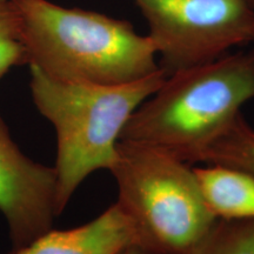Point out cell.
<instances>
[{
    "label": "cell",
    "mask_w": 254,
    "mask_h": 254,
    "mask_svg": "<svg viewBox=\"0 0 254 254\" xmlns=\"http://www.w3.org/2000/svg\"><path fill=\"white\" fill-rule=\"evenodd\" d=\"M253 99L254 50L225 55L167 75L133 113L122 139L155 146L189 165L201 163Z\"/></svg>",
    "instance_id": "obj_1"
},
{
    "label": "cell",
    "mask_w": 254,
    "mask_h": 254,
    "mask_svg": "<svg viewBox=\"0 0 254 254\" xmlns=\"http://www.w3.org/2000/svg\"><path fill=\"white\" fill-rule=\"evenodd\" d=\"M32 98L57 136V212L65 209L86 178L111 170L133 113L163 85V68L126 82L105 85L53 78L30 66Z\"/></svg>",
    "instance_id": "obj_2"
},
{
    "label": "cell",
    "mask_w": 254,
    "mask_h": 254,
    "mask_svg": "<svg viewBox=\"0 0 254 254\" xmlns=\"http://www.w3.org/2000/svg\"><path fill=\"white\" fill-rule=\"evenodd\" d=\"M23 26L28 66L53 78L117 85L160 69L148 36L128 21L68 8L49 0H13Z\"/></svg>",
    "instance_id": "obj_3"
},
{
    "label": "cell",
    "mask_w": 254,
    "mask_h": 254,
    "mask_svg": "<svg viewBox=\"0 0 254 254\" xmlns=\"http://www.w3.org/2000/svg\"><path fill=\"white\" fill-rule=\"evenodd\" d=\"M110 172L117 204L134 226L138 245L151 253L190 254L218 220L194 170L155 146L122 139Z\"/></svg>",
    "instance_id": "obj_4"
},
{
    "label": "cell",
    "mask_w": 254,
    "mask_h": 254,
    "mask_svg": "<svg viewBox=\"0 0 254 254\" xmlns=\"http://www.w3.org/2000/svg\"><path fill=\"white\" fill-rule=\"evenodd\" d=\"M150 26L166 75L213 62L253 41L254 9L245 0H133Z\"/></svg>",
    "instance_id": "obj_5"
},
{
    "label": "cell",
    "mask_w": 254,
    "mask_h": 254,
    "mask_svg": "<svg viewBox=\"0 0 254 254\" xmlns=\"http://www.w3.org/2000/svg\"><path fill=\"white\" fill-rule=\"evenodd\" d=\"M0 212L13 250L52 230L57 212L55 167L36 163L19 150L0 116Z\"/></svg>",
    "instance_id": "obj_6"
},
{
    "label": "cell",
    "mask_w": 254,
    "mask_h": 254,
    "mask_svg": "<svg viewBox=\"0 0 254 254\" xmlns=\"http://www.w3.org/2000/svg\"><path fill=\"white\" fill-rule=\"evenodd\" d=\"M133 245H138L134 226L116 202L82 226L51 230L11 254H122Z\"/></svg>",
    "instance_id": "obj_7"
},
{
    "label": "cell",
    "mask_w": 254,
    "mask_h": 254,
    "mask_svg": "<svg viewBox=\"0 0 254 254\" xmlns=\"http://www.w3.org/2000/svg\"><path fill=\"white\" fill-rule=\"evenodd\" d=\"M205 204L219 220L254 219V177L243 171L208 165L193 168Z\"/></svg>",
    "instance_id": "obj_8"
},
{
    "label": "cell",
    "mask_w": 254,
    "mask_h": 254,
    "mask_svg": "<svg viewBox=\"0 0 254 254\" xmlns=\"http://www.w3.org/2000/svg\"><path fill=\"white\" fill-rule=\"evenodd\" d=\"M201 163L230 167L254 177L253 127L241 117L205 151Z\"/></svg>",
    "instance_id": "obj_9"
},
{
    "label": "cell",
    "mask_w": 254,
    "mask_h": 254,
    "mask_svg": "<svg viewBox=\"0 0 254 254\" xmlns=\"http://www.w3.org/2000/svg\"><path fill=\"white\" fill-rule=\"evenodd\" d=\"M190 254H254V219H218Z\"/></svg>",
    "instance_id": "obj_10"
},
{
    "label": "cell",
    "mask_w": 254,
    "mask_h": 254,
    "mask_svg": "<svg viewBox=\"0 0 254 254\" xmlns=\"http://www.w3.org/2000/svg\"><path fill=\"white\" fill-rule=\"evenodd\" d=\"M21 65H28V57L20 15L13 0H0V80Z\"/></svg>",
    "instance_id": "obj_11"
},
{
    "label": "cell",
    "mask_w": 254,
    "mask_h": 254,
    "mask_svg": "<svg viewBox=\"0 0 254 254\" xmlns=\"http://www.w3.org/2000/svg\"><path fill=\"white\" fill-rule=\"evenodd\" d=\"M122 254H153V253H151L150 251L142 249V247L139 245H133L124 251Z\"/></svg>",
    "instance_id": "obj_12"
},
{
    "label": "cell",
    "mask_w": 254,
    "mask_h": 254,
    "mask_svg": "<svg viewBox=\"0 0 254 254\" xmlns=\"http://www.w3.org/2000/svg\"><path fill=\"white\" fill-rule=\"evenodd\" d=\"M245 1L251 6V7L254 9V0H245Z\"/></svg>",
    "instance_id": "obj_13"
},
{
    "label": "cell",
    "mask_w": 254,
    "mask_h": 254,
    "mask_svg": "<svg viewBox=\"0 0 254 254\" xmlns=\"http://www.w3.org/2000/svg\"><path fill=\"white\" fill-rule=\"evenodd\" d=\"M253 41H254V33H253Z\"/></svg>",
    "instance_id": "obj_14"
}]
</instances>
